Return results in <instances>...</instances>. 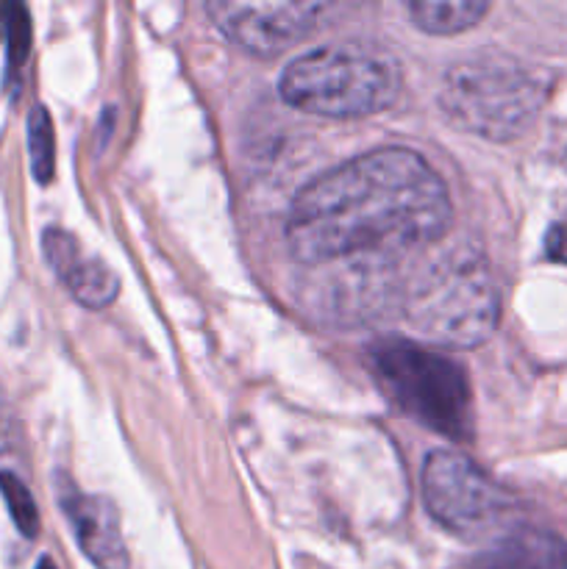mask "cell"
<instances>
[{
	"label": "cell",
	"mask_w": 567,
	"mask_h": 569,
	"mask_svg": "<svg viewBox=\"0 0 567 569\" xmlns=\"http://www.w3.org/2000/svg\"><path fill=\"white\" fill-rule=\"evenodd\" d=\"M0 492H3L6 506L11 511V520L20 528V533L26 539H33L39 533V511L33 503L31 492H28L26 483L20 481L11 472H0Z\"/></svg>",
	"instance_id": "obj_13"
},
{
	"label": "cell",
	"mask_w": 567,
	"mask_h": 569,
	"mask_svg": "<svg viewBox=\"0 0 567 569\" xmlns=\"http://www.w3.org/2000/svg\"><path fill=\"white\" fill-rule=\"evenodd\" d=\"M6 44H9V70L17 72L31 50V17L26 6H6Z\"/></svg>",
	"instance_id": "obj_14"
},
{
	"label": "cell",
	"mask_w": 567,
	"mask_h": 569,
	"mask_svg": "<svg viewBox=\"0 0 567 569\" xmlns=\"http://www.w3.org/2000/svg\"><path fill=\"white\" fill-rule=\"evenodd\" d=\"M450 214L448 187L420 153L378 148L306 183L284 233L292 259L315 267L431 244L448 231Z\"/></svg>",
	"instance_id": "obj_1"
},
{
	"label": "cell",
	"mask_w": 567,
	"mask_h": 569,
	"mask_svg": "<svg viewBox=\"0 0 567 569\" xmlns=\"http://www.w3.org/2000/svg\"><path fill=\"white\" fill-rule=\"evenodd\" d=\"M37 569H56V565H53V561H50V559H42V561H39V565H37Z\"/></svg>",
	"instance_id": "obj_17"
},
{
	"label": "cell",
	"mask_w": 567,
	"mask_h": 569,
	"mask_svg": "<svg viewBox=\"0 0 567 569\" xmlns=\"http://www.w3.org/2000/svg\"><path fill=\"white\" fill-rule=\"evenodd\" d=\"M61 483L64 489L59 487V503L83 556L98 569H128V550L115 503L100 495L78 492L67 478H61Z\"/></svg>",
	"instance_id": "obj_8"
},
{
	"label": "cell",
	"mask_w": 567,
	"mask_h": 569,
	"mask_svg": "<svg viewBox=\"0 0 567 569\" xmlns=\"http://www.w3.org/2000/svg\"><path fill=\"white\" fill-rule=\"evenodd\" d=\"M428 515L456 537H478L506 515V495L459 450L428 453L420 476Z\"/></svg>",
	"instance_id": "obj_6"
},
{
	"label": "cell",
	"mask_w": 567,
	"mask_h": 569,
	"mask_svg": "<svg viewBox=\"0 0 567 569\" xmlns=\"http://www.w3.org/2000/svg\"><path fill=\"white\" fill-rule=\"evenodd\" d=\"M545 253L556 264H567V222H556L545 233Z\"/></svg>",
	"instance_id": "obj_15"
},
{
	"label": "cell",
	"mask_w": 567,
	"mask_h": 569,
	"mask_svg": "<svg viewBox=\"0 0 567 569\" xmlns=\"http://www.w3.org/2000/svg\"><path fill=\"white\" fill-rule=\"evenodd\" d=\"M326 9L328 6L317 0H281V3L211 0L206 6L222 37L256 59H276L309 37Z\"/></svg>",
	"instance_id": "obj_7"
},
{
	"label": "cell",
	"mask_w": 567,
	"mask_h": 569,
	"mask_svg": "<svg viewBox=\"0 0 567 569\" xmlns=\"http://www.w3.org/2000/svg\"><path fill=\"white\" fill-rule=\"evenodd\" d=\"M470 569H567V542L548 531H517L484 550Z\"/></svg>",
	"instance_id": "obj_10"
},
{
	"label": "cell",
	"mask_w": 567,
	"mask_h": 569,
	"mask_svg": "<svg viewBox=\"0 0 567 569\" xmlns=\"http://www.w3.org/2000/svg\"><path fill=\"white\" fill-rule=\"evenodd\" d=\"M545 94V81L523 61L506 53H476L448 67L437 103L459 131L511 142L534 126Z\"/></svg>",
	"instance_id": "obj_4"
},
{
	"label": "cell",
	"mask_w": 567,
	"mask_h": 569,
	"mask_svg": "<svg viewBox=\"0 0 567 569\" xmlns=\"http://www.w3.org/2000/svg\"><path fill=\"white\" fill-rule=\"evenodd\" d=\"M404 320L439 348L487 342L500 320V289L478 250H450L428 264L404 292Z\"/></svg>",
	"instance_id": "obj_2"
},
{
	"label": "cell",
	"mask_w": 567,
	"mask_h": 569,
	"mask_svg": "<svg viewBox=\"0 0 567 569\" xmlns=\"http://www.w3.org/2000/svg\"><path fill=\"white\" fill-rule=\"evenodd\" d=\"M42 250L56 278L70 289L72 298L89 311H103L120 295V278L106 261L81 250L78 239L64 228H44Z\"/></svg>",
	"instance_id": "obj_9"
},
{
	"label": "cell",
	"mask_w": 567,
	"mask_h": 569,
	"mask_svg": "<svg viewBox=\"0 0 567 569\" xmlns=\"http://www.w3.org/2000/svg\"><path fill=\"white\" fill-rule=\"evenodd\" d=\"M6 33V6H0V39Z\"/></svg>",
	"instance_id": "obj_16"
},
{
	"label": "cell",
	"mask_w": 567,
	"mask_h": 569,
	"mask_svg": "<svg viewBox=\"0 0 567 569\" xmlns=\"http://www.w3.org/2000/svg\"><path fill=\"white\" fill-rule=\"evenodd\" d=\"M28 153L37 183H50L56 176V133L44 106H33L28 114Z\"/></svg>",
	"instance_id": "obj_12"
},
{
	"label": "cell",
	"mask_w": 567,
	"mask_h": 569,
	"mask_svg": "<svg viewBox=\"0 0 567 569\" xmlns=\"http://www.w3.org/2000/svg\"><path fill=\"white\" fill-rule=\"evenodd\" d=\"M278 89L292 109L306 114L359 120L381 114L398 100L400 67L378 44H326L289 61Z\"/></svg>",
	"instance_id": "obj_3"
},
{
	"label": "cell",
	"mask_w": 567,
	"mask_h": 569,
	"mask_svg": "<svg viewBox=\"0 0 567 569\" xmlns=\"http://www.w3.org/2000/svg\"><path fill=\"white\" fill-rule=\"evenodd\" d=\"M489 11L487 0H415L409 14L420 31L434 37H454L476 26Z\"/></svg>",
	"instance_id": "obj_11"
},
{
	"label": "cell",
	"mask_w": 567,
	"mask_h": 569,
	"mask_svg": "<svg viewBox=\"0 0 567 569\" xmlns=\"http://www.w3.org/2000/svg\"><path fill=\"white\" fill-rule=\"evenodd\" d=\"M370 361L381 387L406 415L456 442L470 437L472 395L456 361L406 339L372 345Z\"/></svg>",
	"instance_id": "obj_5"
}]
</instances>
